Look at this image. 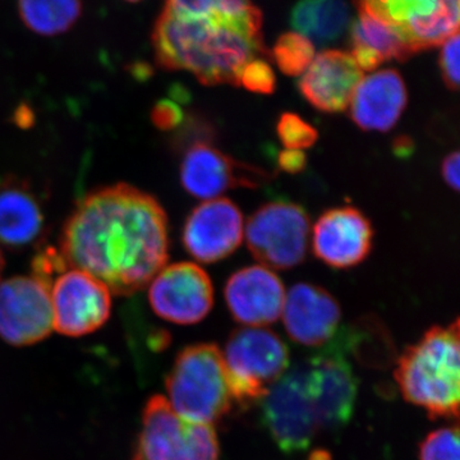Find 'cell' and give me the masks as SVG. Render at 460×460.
<instances>
[{"instance_id":"6da1fadb","label":"cell","mask_w":460,"mask_h":460,"mask_svg":"<svg viewBox=\"0 0 460 460\" xmlns=\"http://www.w3.org/2000/svg\"><path fill=\"white\" fill-rule=\"evenodd\" d=\"M60 253L118 296L147 286L169 259L168 217L155 198L119 183L84 198L68 217Z\"/></svg>"},{"instance_id":"7a4b0ae2","label":"cell","mask_w":460,"mask_h":460,"mask_svg":"<svg viewBox=\"0 0 460 460\" xmlns=\"http://www.w3.org/2000/svg\"><path fill=\"white\" fill-rule=\"evenodd\" d=\"M151 44L157 66L190 72L205 86H239L244 66L270 54L263 45L262 12L241 0L166 2Z\"/></svg>"},{"instance_id":"3957f363","label":"cell","mask_w":460,"mask_h":460,"mask_svg":"<svg viewBox=\"0 0 460 460\" xmlns=\"http://www.w3.org/2000/svg\"><path fill=\"white\" fill-rule=\"evenodd\" d=\"M405 401L429 419L458 420L460 399L459 321L435 326L402 352L394 372Z\"/></svg>"},{"instance_id":"277c9868","label":"cell","mask_w":460,"mask_h":460,"mask_svg":"<svg viewBox=\"0 0 460 460\" xmlns=\"http://www.w3.org/2000/svg\"><path fill=\"white\" fill-rule=\"evenodd\" d=\"M172 411L190 422L214 426L232 408L222 350L213 343L189 345L165 378Z\"/></svg>"},{"instance_id":"5b68a950","label":"cell","mask_w":460,"mask_h":460,"mask_svg":"<svg viewBox=\"0 0 460 460\" xmlns=\"http://www.w3.org/2000/svg\"><path fill=\"white\" fill-rule=\"evenodd\" d=\"M222 353L233 402L241 407L261 402L289 366L287 344L265 328L234 330Z\"/></svg>"},{"instance_id":"8992f818","label":"cell","mask_w":460,"mask_h":460,"mask_svg":"<svg viewBox=\"0 0 460 460\" xmlns=\"http://www.w3.org/2000/svg\"><path fill=\"white\" fill-rule=\"evenodd\" d=\"M219 456L214 426L181 419L165 396L148 399L131 460H219Z\"/></svg>"},{"instance_id":"52a82bcc","label":"cell","mask_w":460,"mask_h":460,"mask_svg":"<svg viewBox=\"0 0 460 460\" xmlns=\"http://www.w3.org/2000/svg\"><path fill=\"white\" fill-rule=\"evenodd\" d=\"M261 408L263 426L284 453L304 452L321 432L305 363L269 389Z\"/></svg>"},{"instance_id":"ba28073f","label":"cell","mask_w":460,"mask_h":460,"mask_svg":"<svg viewBox=\"0 0 460 460\" xmlns=\"http://www.w3.org/2000/svg\"><path fill=\"white\" fill-rule=\"evenodd\" d=\"M310 234V217L305 208L288 201L261 206L246 226L247 246L253 257L263 268L277 270H287L304 261Z\"/></svg>"},{"instance_id":"9c48e42d","label":"cell","mask_w":460,"mask_h":460,"mask_svg":"<svg viewBox=\"0 0 460 460\" xmlns=\"http://www.w3.org/2000/svg\"><path fill=\"white\" fill-rule=\"evenodd\" d=\"M53 329L80 338L102 328L111 317V292L93 275L68 269L50 287Z\"/></svg>"},{"instance_id":"30bf717a","label":"cell","mask_w":460,"mask_h":460,"mask_svg":"<svg viewBox=\"0 0 460 460\" xmlns=\"http://www.w3.org/2000/svg\"><path fill=\"white\" fill-rule=\"evenodd\" d=\"M53 330L50 288L35 277L0 281V338L13 347H29Z\"/></svg>"},{"instance_id":"8fae6325","label":"cell","mask_w":460,"mask_h":460,"mask_svg":"<svg viewBox=\"0 0 460 460\" xmlns=\"http://www.w3.org/2000/svg\"><path fill=\"white\" fill-rule=\"evenodd\" d=\"M148 302L162 319L177 325H193L213 308V283L196 263H172L151 280Z\"/></svg>"},{"instance_id":"7c38bea8","label":"cell","mask_w":460,"mask_h":460,"mask_svg":"<svg viewBox=\"0 0 460 460\" xmlns=\"http://www.w3.org/2000/svg\"><path fill=\"white\" fill-rule=\"evenodd\" d=\"M243 235V215L238 206L228 199H215L193 208L184 223L181 241L193 259L213 263L232 255Z\"/></svg>"},{"instance_id":"4fadbf2b","label":"cell","mask_w":460,"mask_h":460,"mask_svg":"<svg viewBox=\"0 0 460 460\" xmlns=\"http://www.w3.org/2000/svg\"><path fill=\"white\" fill-rule=\"evenodd\" d=\"M266 172L242 164L205 142L192 145L181 164L183 189L193 198L210 201L234 187H257Z\"/></svg>"},{"instance_id":"5bb4252c","label":"cell","mask_w":460,"mask_h":460,"mask_svg":"<svg viewBox=\"0 0 460 460\" xmlns=\"http://www.w3.org/2000/svg\"><path fill=\"white\" fill-rule=\"evenodd\" d=\"M305 365L321 431L344 428L352 417L358 393L349 363L339 352L329 350Z\"/></svg>"},{"instance_id":"9a60e30c","label":"cell","mask_w":460,"mask_h":460,"mask_svg":"<svg viewBox=\"0 0 460 460\" xmlns=\"http://www.w3.org/2000/svg\"><path fill=\"white\" fill-rule=\"evenodd\" d=\"M380 5L414 54L459 32L458 0H380Z\"/></svg>"},{"instance_id":"2e32d148","label":"cell","mask_w":460,"mask_h":460,"mask_svg":"<svg viewBox=\"0 0 460 460\" xmlns=\"http://www.w3.org/2000/svg\"><path fill=\"white\" fill-rule=\"evenodd\" d=\"M374 229L366 215L354 208L325 211L313 229L314 253L335 269L358 265L370 255Z\"/></svg>"},{"instance_id":"e0dca14e","label":"cell","mask_w":460,"mask_h":460,"mask_svg":"<svg viewBox=\"0 0 460 460\" xmlns=\"http://www.w3.org/2000/svg\"><path fill=\"white\" fill-rule=\"evenodd\" d=\"M226 305L235 321L248 328L275 323L283 313L286 289L270 269L261 265L241 269L226 281Z\"/></svg>"},{"instance_id":"ac0fdd59","label":"cell","mask_w":460,"mask_h":460,"mask_svg":"<svg viewBox=\"0 0 460 460\" xmlns=\"http://www.w3.org/2000/svg\"><path fill=\"white\" fill-rule=\"evenodd\" d=\"M363 78L362 69L349 53L325 50L317 54L298 81L304 98L323 113H341L349 107Z\"/></svg>"},{"instance_id":"d6986e66","label":"cell","mask_w":460,"mask_h":460,"mask_svg":"<svg viewBox=\"0 0 460 460\" xmlns=\"http://www.w3.org/2000/svg\"><path fill=\"white\" fill-rule=\"evenodd\" d=\"M281 316L292 341L305 347H321L334 337L341 310L323 288L301 283L286 295Z\"/></svg>"},{"instance_id":"ffe728a7","label":"cell","mask_w":460,"mask_h":460,"mask_svg":"<svg viewBox=\"0 0 460 460\" xmlns=\"http://www.w3.org/2000/svg\"><path fill=\"white\" fill-rule=\"evenodd\" d=\"M408 91L401 74L383 69L363 77L350 102V117L363 131L389 132L407 107Z\"/></svg>"},{"instance_id":"44dd1931","label":"cell","mask_w":460,"mask_h":460,"mask_svg":"<svg viewBox=\"0 0 460 460\" xmlns=\"http://www.w3.org/2000/svg\"><path fill=\"white\" fill-rule=\"evenodd\" d=\"M44 214L38 199L23 184L0 186V243L9 248L30 246L41 237Z\"/></svg>"},{"instance_id":"7402d4cb","label":"cell","mask_w":460,"mask_h":460,"mask_svg":"<svg viewBox=\"0 0 460 460\" xmlns=\"http://www.w3.org/2000/svg\"><path fill=\"white\" fill-rule=\"evenodd\" d=\"M356 5L358 16L349 27L352 48L371 51L384 62H405L414 56L394 23L384 13L380 0L359 2Z\"/></svg>"},{"instance_id":"603a6c76","label":"cell","mask_w":460,"mask_h":460,"mask_svg":"<svg viewBox=\"0 0 460 460\" xmlns=\"http://www.w3.org/2000/svg\"><path fill=\"white\" fill-rule=\"evenodd\" d=\"M290 25L314 44H332L350 27L349 5L338 0H307L293 7Z\"/></svg>"},{"instance_id":"cb8c5ba5","label":"cell","mask_w":460,"mask_h":460,"mask_svg":"<svg viewBox=\"0 0 460 460\" xmlns=\"http://www.w3.org/2000/svg\"><path fill=\"white\" fill-rule=\"evenodd\" d=\"M18 14L27 29L41 36H57L75 26L83 14L84 5L75 0L20 2Z\"/></svg>"},{"instance_id":"d4e9b609","label":"cell","mask_w":460,"mask_h":460,"mask_svg":"<svg viewBox=\"0 0 460 460\" xmlns=\"http://www.w3.org/2000/svg\"><path fill=\"white\" fill-rule=\"evenodd\" d=\"M271 56L281 72L287 75H302L311 66L314 45L298 32H286L278 39Z\"/></svg>"},{"instance_id":"484cf974","label":"cell","mask_w":460,"mask_h":460,"mask_svg":"<svg viewBox=\"0 0 460 460\" xmlns=\"http://www.w3.org/2000/svg\"><path fill=\"white\" fill-rule=\"evenodd\" d=\"M277 132L286 150L302 151L313 147L319 138L317 129L295 113L281 114Z\"/></svg>"},{"instance_id":"4316f807","label":"cell","mask_w":460,"mask_h":460,"mask_svg":"<svg viewBox=\"0 0 460 460\" xmlns=\"http://www.w3.org/2000/svg\"><path fill=\"white\" fill-rule=\"evenodd\" d=\"M459 429H436L420 445V460H460Z\"/></svg>"},{"instance_id":"83f0119b","label":"cell","mask_w":460,"mask_h":460,"mask_svg":"<svg viewBox=\"0 0 460 460\" xmlns=\"http://www.w3.org/2000/svg\"><path fill=\"white\" fill-rule=\"evenodd\" d=\"M239 84L251 93L270 95L277 87V77L268 62L253 59L242 71Z\"/></svg>"},{"instance_id":"f1b7e54d","label":"cell","mask_w":460,"mask_h":460,"mask_svg":"<svg viewBox=\"0 0 460 460\" xmlns=\"http://www.w3.org/2000/svg\"><path fill=\"white\" fill-rule=\"evenodd\" d=\"M459 32L450 36L441 45L440 69L445 84L450 90L456 91L459 87Z\"/></svg>"},{"instance_id":"f546056e","label":"cell","mask_w":460,"mask_h":460,"mask_svg":"<svg viewBox=\"0 0 460 460\" xmlns=\"http://www.w3.org/2000/svg\"><path fill=\"white\" fill-rule=\"evenodd\" d=\"M151 120L160 131H172L184 120V111L174 99H163L154 105Z\"/></svg>"},{"instance_id":"4dcf8cb0","label":"cell","mask_w":460,"mask_h":460,"mask_svg":"<svg viewBox=\"0 0 460 460\" xmlns=\"http://www.w3.org/2000/svg\"><path fill=\"white\" fill-rule=\"evenodd\" d=\"M278 165L281 171L289 172V174H298L305 171L307 165V156L304 151L283 150L278 155Z\"/></svg>"},{"instance_id":"1f68e13d","label":"cell","mask_w":460,"mask_h":460,"mask_svg":"<svg viewBox=\"0 0 460 460\" xmlns=\"http://www.w3.org/2000/svg\"><path fill=\"white\" fill-rule=\"evenodd\" d=\"M459 165L460 154L458 151H454V153L445 157L443 166H441L444 181L454 190H459Z\"/></svg>"},{"instance_id":"d6a6232c","label":"cell","mask_w":460,"mask_h":460,"mask_svg":"<svg viewBox=\"0 0 460 460\" xmlns=\"http://www.w3.org/2000/svg\"><path fill=\"white\" fill-rule=\"evenodd\" d=\"M393 150L396 156L402 157V159H407L410 157L414 151V142L408 136H401L396 137L394 145H393Z\"/></svg>"},{"instance_id":"836d02e7","label":"cell","mask_w":460,"mask_h":460,"mask_svg":"<svg viewBox=\"0 0 460 460\" xmlns=\"http://www.w3.org/2000/svg\"><path fill=\"white\" fill-rule=\"evenodd\" d=\"M5 261L4 256H3L2 251H0V277H2V272L4 270Z\"/></svg>"}]
</instances>
